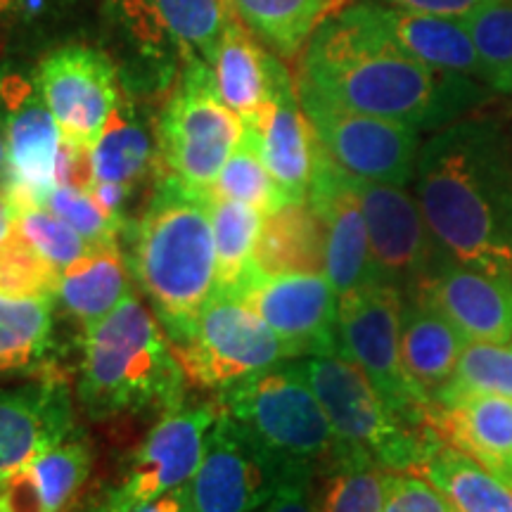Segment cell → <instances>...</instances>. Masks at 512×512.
Here are the masks:
<instances>
[{
    "instance_id": "1",
    "label": "cell",
    "mask_w": 512,
    "mask_h": 512,
    "mask_svg": "<svg viewBox=\"0 0 512 512\" xmlns=\"http://www.w3.org/2000/svg\"><path fill=\"white\" fill-rule=\"evenodd\" d=\"M297 83L354 112L441 128L489 100L477 79L439 72L408 55L377 15V3L330 12L302 50Z\"/></svg>"
},
{
    "instance_id": "2",
    "label": "cell",
    "mask_w": 512,
    "mask_h": 512,
    "mask_svg": "<svg viewBox=\"0 0 512 512\" xmlns=\"http://www.w3.org/2000/svg\"><path fill=\"white\" fill-rule=\"evenodd\" d=\"M415 200L439 252L512 275V128L456 119L420 145Z\"/></svg>"
},
{
    "instance_id": "3",
    "label": "cell",
    "mask_w": 512,
    "mask_h": 512,
    "mask_svg": "<svg viewBox=\"0 0 512 512\" xmlns=\"http://www.w3.org/2000/svg\"><path fill=\"white\" fill-rule=\"evenodd\" d=\"M209 195L164 174L133 233V271L166 335L183 330L216 292Z\"/></svg>"
},
{
    "instance_id": "4",
    "label": "cell",
    "mask_w": 512,
    "mask_h": 512,
    "mask_svg": "<svg viewBox=\"0 0 512 512\" xmlns=\"http://www.w3.org/2000/svg\"><path fill=\"white\" fill-rule=\"evenodd\" d=\"M81 399L95 415L166 406L183 392V368L157 318L136 294L86 330Z\"/></svg>"
},
{
    "instance_id": "5",
    "label": "cell",
    "mask_w": 512,
    "mask_h": 512,
    "mask_svg": "<svg viewBox=\"0 0 512 512\" xmlns=\"http://www.w3.org/2000/svg\"><path fill=\"white\" fill-rule=\"evenodd\" d=\"M221 408L287 470L328 467L342 441L299 366H271L228 384Z\"/></svg>"
},
{
    "instance_id": "6",
    "label": "cell",
    "mask_w": 512,
    "mask_h": 512,
    "mask_svg": "<svg viewBox=\"0 0 512 512\" xmlns=\"http://www.w3.org/2000/svg\"><path fill=\"white\" fill-rule=\"evenodd\" d=\"M297 366L328 413L342 446L363 453L384 470L415 472L441 444L432 430L403 422L361 368L344 356H306Z\"/></svg>"
},
{
    "instance_id": "7",
    "label": "cell",
    "mask_w": 512,
    "mask_h": 512,
    "mask_svg": "<svg viewBox=\"0 0 512 512\" xmlns=\"http://www.w3.org/2000/svg\"><path fill=\"white\" fill-rule=\"evenodd\" d=\"M242 133L245 121L219 98L209 64L188 60L181 86L166 102L157 126L166 174L190 190L211 192Z\"/></svg>"
},
{
    "instance_id": "8",
    "label": "cell",
    "mask_w": 512,
    "mask_h": 512,
    "mask_svg": "<svg viewBox=\"0 0 512 512\" xmlns=\"http://www.w3.org/2000/svg\"><path fill=\"white\" fill-rule=\"evenodd\" d=\"M401 304V290L387 283L339 297V356L361 368L403 422L430 430L434 403L408 377L401 361Z\"/></svg>"
},
{
    "instance_id": "9",
    "label": "cell",
    "mask_w": 512,
    "mask_h": 512,
    "mask_svg": "<svg viewBox=\"0 0 512 512\" xmlns=\"http://www.w3.org/2000/svg\"><path fill=\"white\" fill-rule=\"evenodd\" d=\"M166 337L185 377L202 387H228L256 370L292 358L266 320L221 290L211 294L183 330Z\"/></svg>"
},
{
    "instance_id": "10",
    "label": "cell",
    "mask_w": 512,
    "mask_h": 512,
    "mask_svg": "<svg viewBox=\"0 0 512 512\" xmlns=\"http://www.w3.org/2000/svg\"><path fill=\"white\" fill-rule=\"evenodd\" d=\"M299 102L313 131L339 169L361 181L406 185L420 152L418 128L354 112L297 83Z\"/></svg>"
},
{
    "instance_id": "11",
    "label": "cell",
    "mask_w": 512,
    "mask_h": 512,
    "mask_svg": "<svg viewBox=\"0 0 512 512\" xmlns=\"http://www.w3.org/2000/svg\"><path fill=\"white\" fill-rule=\"evenodd\" d=\"M287 472L292 470L221 408L185 494L192 512H256L275 494Z\"/></svg>"
},
{
    "instance_id": "12",
    "label": "cell",
    "mask_w": 512,
    "mask_h": 512,
    "mask_svg": "<svg viewBox=\"0 0 512 512\" xmlns=\"http://www.w3.org/2000/svg\"><path fill=\"white\" fill-rule=\"evenodd\" d=\"M290 349V356H339V294L325 273H254L233 292Z\"/></svg>"
},
{
    "instance_id": "13",
    "label": "cell",
    "mask_w": 512,
    "mask_h": 512,
    "mask_svg": "<svg viewBox=\"0 0 512 512\" xmlns=\"http://www.w3.org/2000/svg\"><path fill=\"white\" fill-rule=\"evenodd\" d=\"M0 105L8 133V190L17 214L46 209L57 188L55 166L62 131L36 83L22 74L0 76Z\"/></svg>"
},
{
    "instance_id": "14",
    "label": "cell",
    "mask_w": 512,
    "mask_h": 512,
    "mask_svg": "<svg viewBox=\"0 0 512 512\" xmlns=\"http://www.w3.org/2000/svg\"><path fill=\"white\" fill-rule=\"evenodd\" d=\"M368 226L370 256L382 283L399 287L401 294L415 290L432 271L439 256L420 204L406 185L361 181L351 176Z\"/></svg>"
},
{
    "instance_id": "15",
    "label": "cell",
    "mask_w": 512,
    "mask_h": 512,
    "mask_svg": "<svg viewBox=\"0 0 512 512\" xmlns=\"http://www.w3.org/2000/svg\"><path fill=\"white\" fill-rule=\"evenodd\" d=\"M216 418L219 413L214 406L174 408L166 413L147 434L124 484L107 498L102 512H131L188 484L202 463Z\"/></svg>"
},
{
    "instance_id": "16",
    "label": "cell",
    "mask_w": 512,
    "mask_h": 512,
    "mask_svg": "<svg viewBox=\"0 0 512 512\" xmlns=\"http://www.w3.org/2000/svg\"><path fill=\"white\" fill-rule=\"evenodd\" d=\"M467 342L512 344V275L460 264L439 252L415 290Z\"/></svg>"
},
{
    "instance_id": "17",
    "label": "cell",
    "mask_w": 512,
    "mask_h": 512,
    "mask_svg": "<svg viewBox=\"0 0 512 512\" xmlns=\"http://www.w3.org/2000/svg\"><path fill=\"white\" fill-rule=\"evenodd\" d=\"M306 202L323 221L325 275L339 297L382 283L370 256L368 226L354 185H351V176L332 162L320 140Z\"/></svg>"
},
{
    "instance_id": "18",
    "label": "cell",
    "mask_w": 512,
    "mask_h": 512,
    "mask_svg": "<svg viewBox=\"0 0 512 512\" xmlns=\"http://www.w3.org/2000/svg\"><path fill=\"white\" fill-rule=\"evenodd\" d=\"M36 86L60 124L62 138L91 147L119 102L112 62L86 46L50 53L38 67Z\"/></svg>"
},
{
    "instance_id": "19",
    "label": "cell",
    "mask_w": 512,
    "mask_h": 512,
    "mask_svg": "<svg viewBox=\"0 0 512 512\" xmlns=\"http://www.w3.org/2000/svg\"><path fill=\"white\" fill-rule=\"evenodd\" d=\"M249 126L259 133L261 155L275 185L283 192L285 204H304L309 200L318 136L302 110L287 67L280 69L275 79L271 102Z\"/></svg>"
},
{
    "instance_id": "20",
    "label": "cell",
    "mask_w": 512,
    "mask_h": 512,
    "mask_svg": "<svg viewBox=\"0 0 512 512\" xmlns=\"http://www.w3.org/2000/svg\"><path fill=\"white\" fill-rule=\"evenodd\" d=\"M430 430L512 486V399L465 394L432 406Z\"/></svg>"
},
{
    "instance_id": "21",
    "label": "cell",
    "mask_w": 512,
    "mask_h": 512,
    "mask_svg": "<svg viewBox=\"0 0 512 512\" xmlns=\"http://www.w3.org/2000/svg\"><path fill=\"white\" fill-rule=\"evenodd\" d=\"M69 406L55 389L0 392V482L64 441Z\"/></svg>"
},
{
    "instance_id": "22",
    "label": "cell",
    "mask_w": 512,
    "mask_h": 512,
    "mask_svg": "<svg viewBox=\"0 0 512 512\" xmlns=\"http://www.w3.org/2000/svg\"><path fill=\"white\" fill-rule=\"evenodd\" d=\"M211 72L219 98L245 124L259 119L273 98V86L280 69L285 67L278 55L271 53L254 34L242 27L240 19H230L223 38L211 60Z\"/></svg>"
},
{
    "instance_id": "23",
    "label": "cell",
    "mask_w": 512,
    "mask_h": 512,
    "mask_svg": "<svg viewBox=\"0 0 512 512\" xmlns=\"http://www.w3.org/2000/svg\"><path fill=\"white\" fill-rule=\"evenodd\" d=\"M131 27L145 41L176 43L188 60L211 64L233 19L226 0H121Z\"/></svg>"
},
{
    "instance_id": "24",
    "label": "cell",
    "mask_w": 512,
    "mask_h": 512,
    "mask_svg": "<svg viewBox=\"0 0 512 512\" xmlns=\"http://www.w3.org/2000/svg\"><path fill=\"white\" fill-rule=\"evenodd\" d=\"M467 339L437 309L415 294H403L401 361L420 392L434 399L451 380Z\"/></svg>"
},
{
    "instance_id": "25",
    "label": "cell",
    "mask_w": 512,
    "mask_h": 512,
    "mask_svg": "<svg viewBox=\"0 0 512 512\" xmlns=\"http://www.w3.org/2000/svg\"><path fill=\"white\" fill-rule=\"evenodd\" d=\"M377 15L394 41L427 67L484 81L479 53L460 17L425 15L377 3Z\"/></svg>"
},
{
    "instance_id": "26",
    "label": "cell",
    "mask_w": 512,
    "mask_h": 512,
    "mask_svg": "<svg viewBox=\"0 0 512 512\" xmlns=\"http://www.w3.org/2000/svg\"><path fill=\"white\" fill-rule=\"evenodd\" d=\"M254 266L264 275L325 273L323 221L309 202L287 204L266 216Z\"/></svg>"
},
{
    "instance_id": "27",
    "label": "cell",
    "mask_w": 512,
    "mask_h": 512,
    "mask_svg": "<svg viewBox=\"0 0 512 512\" xmlns=\"http://www.w3.org/2000/svg\"><path fill=\"white\" fill-rule=\"evenodd\" d=\"M128 294L131 290H128L124 256L117 242H110V245H98L91 254L64 268L57 297L88 330L117 309Z\"/></svg>"
},
{
    "instance_id": "28",
    "label": "cell",
    "mask_w": 512,
    "mask_h": 512,
    "mask_svg": "<svg viewBox=\"0 0 512 512\" xmlns=\"http://www.w3.org/2000/svg\"><path fill=\"white\" fill-rule=\"evenodd\" d=\"M415 472L437 486L453 512H512V486L444 441Z\"/></svg>"
},
{
    "instance_id": "29",
    "label": "cell",
    "mask_w": 512,
    "mask_h": 512,
    "mask_svg": "<svg viewBox=\"0 0 512 512\" xmlns=\"http://www.w3.org/2000/svg\"><path fill=\"white\" fill-rule=\"evenodd\" d=\"M235 19L259 38L271 53L285 57L302 55L313 31L330 12L335 0H226Z\"/></svg>"
},
{
    "instance_id": "30",
    "label": "cell",
    "mask_w": 512,
    "mask_h": 512,
    "mask_svg": "<svg viewBox=\"0 0 512 512\" xmlns=\"http://www.w3.org/2000/svg\"><path fill=\"white\" fill-rule=\"evenodd\" d=\"M216 242V290L233 294L254 273V254L266 214L249 204L209 195Z\"/></svg>"
},
{
    "instance_id": "31",
    "label": "cell",
    "mask_w": 512,
    "mask_h": 512,
    "mask_svg": "<svg viewBox=\"0 0 512 512\" xmlns=\"http://www.w3.org/2000/svg\"><path fill=\"white\" fill-rule=\"evenodd\" d=\"M95 181L133 185L152 162V138L133 117L131 107L117 102L98 140L91 147Z\"/></svg>"
},
{
    "instance_id": "32",
    "label": "cell",
    "mask_w": 512,
    "mask_h": 512,
    "mask_svg": "<svg viewBox=\"0 0 512 512\" xmlns=\"http://www.w3.org/2000/svg\"><path fill=\"white\" fill-rule=\"evenodd\" d=\"M389 470L363 453L342 446L337 458L323 467L318 489L320 512H382Z\"/></svg>"
},
{
    "instance_id": "33",
    "label": "cell",
    "mask_w": 512,
    "mask_h": 512,
    "mask_svg": "<svg viewBox=\"0 0 512 512\" xmlns=\"http://www.w3.org/2000/svg\"><path fill=\"white\" fill-rule=\"evenodd\" d=\"M53 299H15L0 294V373L29 368L48 351Z\"/></svg>"
},
{
    "instance_id": "34",
    "label": "cell",
    "mask_w": 512,
    "mask_h": 512,
    "mask_svg": "<svg viewBox=\"0 0 512 512\" xmlns=\"http://www.w3.org/2000/svg\"><path fill=\"white\" fill-rule=\"evenodd\" d=\"M211 192L219 197H228V200L249 204L266 216L287 207L283 192L275 185L264 155H261L259 133L254 126L245 124V133L221 169Z\"/></svg>"
},
{
    "instance_id": "35",
    "label": "cell",
    "mask_w": 512,
    "mask_h": 512,
    "mask_svg": "<svg viewBox=\"0 0 512 512\" xmlns=\"http://www.w3.org/2000/svg\"><path fill=\"white\" fill-rule=\"evenodd\" d=\"M43 512H64L81 494L91 472V453L81 441H60L24 467Z\"/></svg>"
},
{
    "instance_id": "36",
    "label": "cell",
    "mask_w": 512,
    "mask_h": 512,
    "mask_svg": "<svg viewBox=\"0 0 512 512\" xmlns=\"http://www.w3.org/2000/svg\"><path fill=\"white\" fill-rule=\"evenodd\" d=\"M62 271L19 233L17 226L0 242V294L15 299H53Z\"/></svg>"
},
{
    "instance_id": "37",
    "label": "cell",
    "mask_w": 512,
    "mask_h": 512,
    "mask_svg": "<svg viewBox=\"0 0 512 512\" xmlns=\"http://www.w3.org/2000/svg\"><path fill=\"white\" fill-rule=\"evenodd\" d=\"M465 394H491L512 399V349L508 344H465L451 380L446 382L434 403Z\"/></svg>"
},
{
    "instance_id": "38",
    "label": "cell",
    "mask_w": 512,
    "mask_h": 512,
    "mask_svg": "<svg viewBox=\"0 0 512 512\" xmlns=\"http://www.w3.org/2000/svg\"><path fill=\"white\" fill-rule=\"evenodd\" d=\"M463 19L484 67V81L512 67V0H486Z\"/></svg>"
},
{
    "instance_id": "39",
    "label": "cell",
    "mask_w": 512,
    "mask_h": 512,
    "mask_svg": "<svg viewBox=\"0 0 512 512\" xmlns=\"http://www.w3.org/2000/svg\"><path fill=\"white\" fill-rule=\"evenodd\" d=\"M17 230L60 271L93 252V242L46 209H31L17 216Z\"/></svg>"
},
{
    "instance_id": "40",
    "label": "cell",
    "mask_w": 512,
    "mask_h": 512,
    "mask_svg": "<svg viewBox=\"0 0 512 512\" xmlns=\"http://www.w3.org/2000/svg\"><path fill=\"white\" fill-rule=\"evenodd\" d=\"M46 209L53 211L55 216H60L64 223H69L76 233H81L83 238L93 242V245H110V242H117L119 230L126 226L124 221L107 216L105 211L98 207V202L93 200L91 192L64 188V185H57V188L50 192Z\"/></svg>"
},
{
    "instance_id": "41",
    "label": "cell",
    "mask_w": 512,
    "mask_h": 512,
    "mask_svg": "<svg viewBox=\"0 0 512 512\" xmlns=\"http://www.w3.org/2000/svg\"><path fill=\"white\" fill-rule=\"evenodd\" d=\"M382 512H453L444 494L418 472H389Z\"/></svg>"
},
{
    "instance_id": "42",
    "label": "cell",
    "mask_w": 512,
    "mask_h": 512,
    "mask_svg": "<svg viewBox=\"0 0 512 512\" xmlns=\"http://www.w3.org/2000/svg\"><path fill=\"white\" fill-rule=\"evenodd\" d=\"M313 482H316V470L309 467L287 472L275 494L256 512H320L318 489Z\"/></svg>"
},
{
    "instance_id": "43",
    "label": "cell",
    "mask_w": 512,
    "mask_h": 512,
    "mask_svg": "<svg viewBox=\"0 0 512 512\" xmlns=\"http://www.w3.org/2000/svg\"><path fill=\"white\" fill-rule=\"evenodd\" d=\"M55 178H57V185H64V188L91 192V188L95 185L91 145L62 138L60 152H57Z\"/></svg>"
},
{
    "instance_id": "44",
    "label": "cell",
    "mask_w": 512,
    "mask_h": 512,
    "mask_svg": "<svg viewBox=\"0 0 512 512\" xmlns=\"http://www.w3.org/2000/svg\"><path fill=\"white\" fill-rule=\"evenodd\" d=\"M128 192H131V185H121V183H107V181H95L91 188L93 200L98 202V207L105 211L107 216L112 219L124 221V207L128 200Z\"/></svg>"
},
{
    "instance_id": "45",
    "label": "cell",
    "mask_w": 512,
    "mask_h": 512,
    "mask_svg": "<svg viewBox=\"0 0 512 512\" xmlns=\"http://www.w3.org/2000/svg\"><path fill=\"white\" fill-rule=\"evenodd\" d=\"M131 512H192V508L188 503V494H185V486H181V489L169 491V494L159 496Z\"/></svg>"
},
{
    "instance_id": "46",
    "label": "cell",
    "mask_w": 512,
    "mask_h": 512,
    "mask_svg": "<svg viewBox=\"0 0 512 512\" xmlns=\"http://www.w3.org/2000/svg\"><path fill=\"white\" fill-rule=\"evenodd\" d=\"M17 209L12 204L5 185H0V242H3L17 226Z\"/></svg>"
},
{
    "instance_id": "47",
    "label": "cell",
    "mask_w": 512,
    "mask_h": 512,
    "mask_svg": "<svg viewBox=\"0 0 512 512\" xmlns=\"http://www.w3.org/2000/svg\"><path fill=\"white\" fill-rule=\"evenodd\" d=\"M8 181V133H5V121L0 119V185Z\"/></svg>"
},
{
    "instance_id": "48",
    "label": "cell",
    "mask_w": 512,
    "mask_h": 512,
    "mask_svg": "<svg viewBox=\"0 0 512 512\" xmlns=\"http://www.w3.org/2000/svg\"><path fill=\"white\" fill-rule=\"evenodd\" d=\"M489 88H491V91H496V93L512 95V67L503 69L501 74H496L494 81L489 83Z\"/></svg>"
},
{
    "instance_id": "49",
    "label": "cell",
    "mask_w": 512,
    "mask_h": 512,
    "mask_svg": "<svg viewBox=\"0 0 512 512\" xmlns=\"http://www.w3.org/2000/svg\"><path fill=\"white\" fill-rule=\"evenodd\" d=\"M15 5L17 0H0V15H3V12H10Z\"/></svg>"
},
{
    "instance_id": "50",
    "label": "cell",
    "mask_w": 512,
    "mask_h": 512,
    "mask_svg": "<svg viewBox=\"0 0 512 512\" xmlns=\"http://www.w3.org/2000/svg\"><path fill=\"white\" fill-rule=\"evenodd\" d=\"M3 486H5V482H0V494H3Z\"/></svg>"
},
{
    "instance_id": "51",
    "label": "cell",
    "mask_w": 512,
    "mask_h": 512,
    "mask_svg": "<svg viewBox=\"0 0 512 512\" xmlns=\"http://www.w3.org/2000/svg\"><path fill=\"white\" fill-rule=\"evenodd\" d=\"M508 347H510V349H512V344H508Z\"/></svg>"
}]
</instances>
